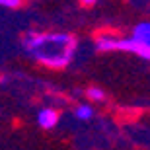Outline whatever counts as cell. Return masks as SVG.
I'll return each mask as SVG.
<instances>
[{"instance_id":"cell-1","label":"cell","mask_w":150,"mask_h":150,"mask_svg":"<svg viewBox=\"0 0 150 150\" xmlns=\"http://www.w3.org/2000/svg\"><path fill=\"white\" fill-rule=\"evenodd\" d=\"M76 37L70 33H31L23 39V49L31 59L53 68H64L76 55Z\"/></svg>"},{"instance_id":"cell-2","label":"cell","mask_w":150,"mask_h":150,"mask_svg":"<svg viewBox=\"0 0 150 150\" xmlns=\"http://www.w3.org/2000/svg\"><path fill=\"white\" fill-rule=\"evenodd\" d=\"M96 47L98 51H127V53H134L140 59H148L150 57V45H142L134 39H115V37H100L96 41Z\"/></svg>"},{"instance_id":"cell-3","label":"cell","mask_w":150,"mask_h":150,"mask_svg":"<svg viewBox=\"0 0 150 150\" xmlns=\"http://www.w3.org/2000/svg\"><path fill=\"white\" fill-rule=\"evenodd\" d=\"M37 123H39V127H43V129H53L59 123V113L55 109H51V107H43L37 113Z\"/></svg>"},{"instance_id":"cell-4","label":"cell","mask_w":150,"mask_h":150,"mask_svg":"<svg viewBox=\"0 0 150 150\" xmlns=\"http://www.w3.org/2000/svg\"><path fill=\"white\" fill-rule=\"evenodd\" d=\"M131 39H134V41H139L142 45H150V25L146 22H140L139 25H134Z\"/></svg>"},{"instance_id":"cell-5","label":"cell","mask_w":150,"mask_h":150,"mask_svg":"<svg viewBox=\"0 0 150 150\" xmlns=\"http://www.w3.org/2000/svg\"><path fill=\"white\" fill-rule=\"evenodd\" d=\"M92 115H94V111H92V107H90V105H78L76 107V117H78V119L88 121V119H92Z\"/></svg>"},{"instance_id":"cell-6","label":"cell","mask_w":150,"mask_h":150,"mask_svg":"<svg viewBox=\"0 0 150 150\" xmlns=\"http://www.w3.org/2000/svg\"><path fill=\"white\" fill-rule=\"evenodd\" d=\"M86 94H88V98H92L94 101H103L105 100V94H103V90H100V88H90Z\"/></svg>"},{"instance_id":"cell-7","label":"cell","mask_w":150,"mask_h":150,"mask_svg":"<svg viewBox=\"0 0 150 150\" xmlns=\"http://www.w3.org/2000/svg\"><path fill=\"white\" fill-rule=\"evenodd\" d=\"M0 6H6V8H18V6H20V0H0Z\"/></svg>"},{"instance_id":"cell-8","label":"cell","mask_w":150,"mask_h":150,"mask_svg":"<svg viewBox=\"0 0 150 150\" xmlns=\"http://www.w3.org/2000/svg\"><path fill=\"white\" fill-rule=\"evenodd\" d=\"M80 2H82V4H86V6H92L96 0H80Z\"/></svg>"}]
</instances>
